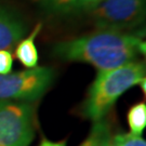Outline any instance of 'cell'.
Returning <instances> with one entry per match:
<instances>
[{"instance_id": "obj_9", "label": "cell", "mask_w": 146, "mask_h": 146, "mask_svg": "<svg viewBox=\"0 0 146 146\" xmlns=\"http://www.w3.org/2000/svg\"><path fill=\"white\" fill-rule=\"evenodd\" d=\"M130 133L134 135H142L146 127V104L140 102L132 105L127 115Z\"/></svg>"}, {"instance_id": "obj_8", "label": "cell", "mask_w": 146, "mask_h": 146, "mask_svg": "<svg viewBox=\"0 0 146 146\" xmlns=\"http://www.w3.org/2000/svg\"><path fill=\"white\" fill-rule=\"evenodd\" d=\"M111 129L106 118L93 121L89 135L79 146H111Z\"/></svg>"}, {"instance_id": "obj_13", "label": "cell", "mask_w": 146, "mask_h": 146, "mask_svg": "<svg viewBox=\"0 0 146 146\" xmlns=\"http://www.w3.org/2000/svg\"><path fill=\"white\" fill-rule=\"evenodd\" d=\"M101 1H103V0H81V10L90 11Z\"/></svg>"}, {"instance_id": "obj_16", "label": "cell", "mask_w": 146, "mask_h": 146, "mask_svg": "<svg viewBox=\"0 0 146 146\" xmlns=\"http://www.w3.org/2000/svg\"><path fill=\"white\" fill-rule=\"evenodd\" d=\"M111 146H113V145H111Z\"/></svg>"}, {"instance_id": "obj_15", "label": "cell", "mask_w": 146, "mask_h": 146, "mask_svg": "<svg viewBox=\"0 0 146 146\" xmlns=\"http://www.w3.org/2000/svg\"><path fill=\"white\" fill-rule=\"evenodd\" d=\"M31 1H38V2H42L43 0H31Z\"/></svg>"}, {"instance_id": "obj_5", "label": "cell", "mask_w": 146, "mask_h": 146, "mask_svg": "<svg viewBox=\"0 0 146 146\" xmlns=\"http://www.w3.org/2000/svg\"><path fill=\"white\" fill-rule=\"evenodd\" d=\"M145 0H103L90 12L96 29L127 31L145 20Z\"/></svg>"}, {"instance_id": "obj_10", "label": "cell", "mask_w": 146, "mask_h": 146, "mask_svg": "<svg viewBox=\"0 0 146 146\" xmlns=\"http://www.w3.org/2000/svg\"><path fill=\"white\" fill-rule=\"evenodd\" d=\"M44 9L55 14H72L81 11V0H43Z\"/></svg>"}, {"instance_id": "obj_12", "label": "cell", "mask_w": 146, "mask_h": 146, "mask_svg": "<svg viewBox=\"0 0 146 146\" xmlns=\"http://www.w3.org/2000/svg\"><path fill=\"white\" fill-rule=\"evenodd\" d=\"M13 67V55L10 50L0 51V75H7L11 73Z\"/></svg>"}, {"instance_id": "obj_4", "label": "cell", "mask_w": 146, "mask_h": 146, "mask_svg": "<svg viewBox=\"0 0 146 146\" xmlns=\"http://www.w3.org/2000/svg\"><path fill=\"white\" fill-rule=\"evenodd\" d=\"M33 103L0 100V146H29L35 136Z\"/></svg>"}, {"instance_id": "obj_3", "label": "cell", "mask_w": 146, "mask_h": 146, "mask_svg": "<svg viewBox=\"0 0 146 146\" xmlns=\"http://www.w3.org/2000/svg\"><path fill=\"white\" fill-rule=\"evenodd\" d=\"M54 80V70L36 66L0 75V100L34 103L41 99Z\"/></svg>"}, {"instance_id": "obj_2", "label": "cell", "mask_w": 146, "mask_h": 146, "mask_svg": "<svg viewBox=\"0 0 146 146\" xmlns=\"http://www.w3.org/2000/svg\"><path fill=\"white\" fill-rule=\"evenodd\" d=\"M145 63L141 61L99 70L81 105V116L92 122L105 118L117 100L130 88L145 80Z\"/></svg>"}, {"instance_id": "obj_14", "label": "cell", "mask_w": 146, "mask_h": 146, "mask_svg": "<svg viewBox=\"0 0 146 146\" xmlns=\"http://www.w3.org/2000/svg\"><path fill=\"white\" fill-rule=\"evenodd\" d=\"M38 146H67L66 142L65 141H60V142H54L51 140H47V139H43L41 141V143Z\"/></svg>"}, {"instance_id": "obj_7", "label": "cell", "mask_w": 146, "mask_h": 146, "mask_svg": "<svg viewBox=\"0 0 146 146\" xmlns=\"http://www.w3.org/2000/svg\"><path fill=\"white\" fill-rule=\"evenodd\" d=\"M42 28L41 23H38L31 34L17 42L15 49V56L26 68H34L38 65L39 54L36 47V38Z\"/></svg>"}, {"instance_id": "obj_6", "label": "cell", "mask_w": 146, "mask_h": 146, "mask_svg": "<svg viewBox=\"0 0 146 146\" xmlns=\"http://www.w3.org/2000/svg\"><path fill=\"white\" fill-rule=\"evenodd\" d=\"M26 34L23 20L11 10L0 5V51L10 50Z\"/></svg>"}, {"instance_id": "obj_11", "label": "cell", "mask_w": 146, "mask_h": 146, "mask_svg": "<svg viewBox=\"0 0 146 146\" xmlns=\"http://www.w3.org/2000/svg\"><path fill=\"white\" fill-rule=\"evenodd\" d=\"M113 146H146L145 140L142 135H134L132 133H120L111 139Z\"/></svg>"}, {"instance_id": "obj_1", "label": "cell", "mask_w": 146, "mask_h": 146, "mask_svg": "<svg viewBox=\"0 0 146 146\" xmlns=\"http://www.w3.org/2000/svg\"><path fill=\"white\" fill-rule=\"evenodd\" d=\"M145 53L141 34L95 29L77 38L54 44L53 54L67 62L91 64L98 70H108L137 61Z\"/></svg>"}]
</instances>
